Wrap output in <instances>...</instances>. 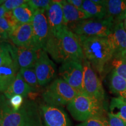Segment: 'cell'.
Wrapping results in <instances>:
<instances>
[{"label":"cell","mask_w":126,"mask_h":126,"mask_svg":"<svg viewBox=\"0 0 126 126\" xmlns=\"http://www.w3.org/2000/svg\"><path fill=\"white\" fill-rule=\"evenodd\" d=\"M43 50L58 63L85 59L78 36L65 26L56 34L50 33Z\"/></svg>","instance_id":"1"},{"label":"cell","mask_w":126,"mask_h":126,"mask_svg":"<svg viewBox=\"0 0 126 126\" xmlns=\"http://www.w3.org/2000/svg\"><path fill=\"white\" fill-rule=\"evenodd\" d=\"M78 37L85 59L96 72L102 75L109 63H111L114 54L108 37Z\"/></svg>","instance_id":"2"},{"label":"cell","mask_w":126,"mask_h":126,"mask_svg":"<svg viewBox=\"0 0 126 126\" xmlns=\"http://www.w3.org/2000/svg\"><path fill=\"white\" fill-rule=\"evenodd\" d=\"M67 108L75 120L81 122L102 116L103 111V102L84 94H79L68 104Z\"/></svg>","instance_id":"3"},{"label":"cell","mask_w":126,"mask_h":126,"mask_svg":"<svg viewBox=\"0 0 126 126\" xmlns=\"http://www.w3.org/2000/svg\"><path fill=\"white\" fill-rule=\"evenodd\" d=\"M114 19L107 17L102 19H88L74 23L67 28L78 36H97L107 37L112 31Z\"/></svg>","instance_id":"4"},{"label":"cell","mask_w":126,"mask_h":126,"mask_svg":"<svg viewBox=\"0 0 126 126\" xmlns=\"http://www.w3.org/2000/svg\"><path fill=\"white\" fill-rule=\"evenodd\" d=\"M79 94L61 78L54 79L46 88L42 97L46 105L60 106L67 105Z\"/></svg>","instance_id":"5"},{"label":"cell","mask_w":126,"mask_h":126,"mask_svg":"<svg viewBox=\"0 0 126 126\" xmlns=\"http://www.w3.org/2000/svg\"><path fill=\"white\" fill-rule=\"evenodd\" d=\"M38 114L36 104L31 100H25L18 110H14L11 106L5 110L0 117V122L2 126H22Z\"/></svg>","instance_id":"6"},{"label":"cell","mask_w":126,"mask_h":126,"mask_svg":"<svg viewBox=\"0 0 126 126\" xmlns=\"http://www.w3.org/2000/svg\"><path fill=\"white\" fill-rule=\"evenodd\" d=\"M83 68V94L102 102L105 99L102 82L91 64L85 59L82 62Z\"/></svg>","instance_id":"7"},{"label":"cell","mask_w":126,"mask_h":126,"mask_svg":"<svg viewBox=\"0 0 126 126\" xmlns=\"http://www.w3.org/2000/svg\"><path fill=\"white\" fill-rule=\"evenodd\" d=\"M59 75L78 94H83L82 62L77 60L65 61L60 67Z\"/></svg>","instance_id":"8"},{"label":"cell","mask_w":126,"mask_h":126,"mask_svg":"<svg viewBox=\"0 0 126 126\" xmlns=\"http://www.w3.org/2000/svg\"><path fill=\"white\" fill-rule=\"evenodd\" d=\"M32 24L33 31L34 48L37 50L44 49L48 36L50 29L46 16V11L36 10Z\"/></svg>","instance_id":"9"},{"label":"cell","mask_w":126,"mask_h":126,"mask_svg":"<svg viewBox=\"0 0 126 126\" xmlns=\"http://www.w3.org/2000/svg\"><path fill=\"white\" fill-rule=\"evenodd\" d=\"M34 69L40 86L48 84L56 77V65L43 49L39 50L38 57Z\"/></svg>","instance_id":"10"},{"label":"cell","mask_w":126,"mask_h":126,"mask_svg":"<svg viewBox=\"0 0 126 126\" xmlns=\"http://www.w3.org/2000/svg\"><path fill=\"white\" fill-rule=\"evenodd\" d=\"M41 111L45 126H72L67 113L61 107L42 105Z\"/></svg>","instance_id":"11"},{"label":"cell","mask_w":126,"mask_h":126,"mask_svg":"<svg viewBox=\"0 0 126 126\" xmlns=\"http://www.w3.org/2000/svg\"><path fill=\"white\" fill-rule=\"evenodd\" d=\"M38 51L32 48L11 45V56L18 70L34 68L38 57Z\"/></svg>","instance_id":"12"},{"label":"cell","mask_w":126,"mask_h":126,"mask_svg":"<svg viewBox=\"0 0 126 126\" xmlns=\"http://www.w3.org/2000/svg\"><path fill=\"white\" fill-rule=\"evenodd\" d=\"M9 39L16 47L34 49L33 31L32 23L19 25L9 35Z\"/></svg>","instance_id":"13"},{"label":"cell","mask_w":126,"mask_h":126,"mask_svg":"<svg viewBox=\"0 0 126 126\" xmlns=\"http://www.w3.org/2000/svg\"><path fill=\"white\" fill-rule=\"evenodd\" d=\"M108 38L114 52L113 57L126 56V31L123 22L114 23Z\"/></svg>","instance_id":"14"},{"label":"cell","mask_w":126,"mask_h":126,"mask_svg":"<svg viewBox=\"0 0 126 126\" xmlns=\"http://www.w3.org/2000/svg\"><path fill=\"white\" fill-rule=\"evenodd\" d=\"M11 53L9 54L0 67V92L4 93L11 85L19 71Z\"/></svg>","instance_id":"15"},{"label":"cell","mask_w":126,"mask_h":126,"mask_svg":"<svg viewBox=\"0 0 126 126\" xmlns=\"http://www.w3.org/2000/svg\"><path fill=\"white\" fill-rule=\"evenodd\" d=\"M50 33L56 34L64 26V15L60 1H52L46 11Z\"/></svg>","instance_id":"16"},{"label":"cell","mask_w":126,"mask_h":126,"mask_svg":"<svg viewBox=\"0 0 126 126\" xmlns=\"http://www.w3.org/2000/svg\"><path fill=\"white\" fill-rule=\"evenodd\" d=\"M60 3L64 15V25L67 27L74 23L91 18L84 11L77 8L67 1H60Z\"/></svg>","instance_id":"17"},{"label":"cell","mask_w":126,"mask_h":126,"mask_svg":"<svg viewBox=\"0 0 126 126\" xmlns=\"http://www.w3.org/2000/svg\"><path fill=\"white\" fill-rule=\"evenodd\" d=\"M32 91H33L32 89L26 83L18 72L15 80L4 94L7 99H9L14 95H20L23 97H26Z\"/></svg>","instance_id":"18"},{"label":"cell","mask_w":126,"mask_h":126,"mask_svg":"<svg viewBox=\"0 0 126 126\" xmlns=\"http://www.w3.org/2000/svg\"><path fill=\"white\" fill-rule=\"evenodd\" d=\"M110 92L126 100V79L112 71L109 78Z\"/></svg>","instance_id":"19"},{"label":"cell","mask_w":126,"mask_h":126,"mask_svg":"<svg viewBox=\"0 0 126 126\" xmlns=\"http://www.w3.org/2000/svg\"><path fill=\"white\" fill-rule=\"evenodd\" d=\"M82 9L91 18L102 19L108 17L106 7L95 4L92 0H85L82 5Z\"/></svg>","instance_id":"20"},{"label":"cell","mask_w":126,"mask_h":126,"mask_svg":"<svg viewBox=\"0 0 126 126\" xmlns=\"http://www.w3.org/2000/svg\"><path fill=\"white\" fill-rule=\"evenodd\" d=\"M35 11L28 2L12 11L14 17L19 24L32 23Z\"/></svg>","instance_id":"21"},{"label":"cell","mask_w":126,"mask_h":126,"mask_svg":"<svg viewBox=\"0 0 126 126\" xmlns=\"http://www.w3.org/2000/svg\"><path fill=\"white\" fill-rule=\"evenodd\" d=\"M108 17L114 19V21L123 13L126 9V0H106L105 4Z\"/></svg>","instance_id":"22"},{"label":"cell","mask_w":126,"mask_h":126,"mask_svg":"<svg viewBox=\"0 0 126 126\" xmlns=\"http://www.w3.org/2000/svg\"><path fill=\"white\" fill-rule=\"evenodd\" d=\"M19 25L12 11H8L4 17L0 19V32L9 39V36Z\"/></svg>","instance_id":"23"},{"label":"cell","mask_w":126,"mask_h":126,"mask_svg":"<svg viewBox=\"0 0 126 126\" xmlns=\"http://www.w3.org/2000/svg\"><path fill=\"white\" fill-rule=\"evenodd\" d=\"M110 113L119 117L126 124V100L121 97H113L110 104Z\"/></svg>","instance_id":"24"},{"label":"cell","mask_w":126,"mask_h":126,"mask_svg":"<svg viewBox=\"0 0 126 126\" xmlns=\"http://www.w3.org/2000/svg\"><path fill=\"white\" fill-rule=\"evenodd\" d=\"M19 72L33 91H36L39 89L40 86L39 84L34 68L20 69Z\"/></svg>","instance_id":"25"},{"label":"cell","mask_w":126,"mask_h":126,"mask_svg":"<svg viewBox=\"0 0 126 126\" xmlns=\"http://www.w3.org/2000/svg\"><path fill=\"white\" fill-rule=\"evenodd\" d=\"M111 65L113 72L126 79V56L113 57Z\"/></svg>","instance_id":"26"},{"label":"cell","mask_w":126,"mask_h":126,"mask_svg":"<svg viewBox=\"0 0 126 126\" xmlns=\"http://www.w3.org/2000/svg\"><path fill=\"white\" fill-rule=\"evenodd\" d=\"M77 126H110L108 120L103 115L94 117L82 122Z\"/></svg>","instance_id":"27"},{"label":"cell","mask_w":126,"mask_h":126,"mask_svg":"<svg viewBox=\"0 0 126 126\" xmlns=\"http://www.w3.org/2000/svg\"><path fill=\"white\" fill-rule=\"evenodd\" d=\"M51 2L52 1L50 0H29L28 1V4L34 11L39 9L47 11Z\"/></svg>","instance_id":"28"},{"label":"cell","mask_w":126,"mask_h":126,"mask_svg":"<svg viewBox=\"0 0 126 126\" xmlns=\"http://www.w3.org/2000/svg\"><path fill=\"white\" fill-rule=\"evenodd\" d=\"M28 1L26 0H7L4 1L2 5L7 11H12L25 3H27Z\"/></svg>","instance_id":"29"},{"label":"cell","mask_w":126,"mask_h":126,"mask_svg":"<svg viewBox=\"0 0 126 126\" xmlns=\"http://www.w3.org/2000/svg\"><path fill=\"white\" fill-rule=\"evenodd\" d=\"M11 45L9 44L4 42L0 45V67L4 62L8 56L11 54Z\"/></svg>","instance_id":"30"},{"label":"cell","mask_w":126,"mask_h":126,"mask_svg":"<svg viewBox=\"0 0 126 126\" xmlns=\"http://www.w3.org/2000/svg\"><path fill=\"white\" fill-rule=\"evenodd\" d=\"M9 104L14 110H18L22 106L23 102V97L20 95H14L9 100Z\"/></svg>","instance_id":"31"},{"label":"cell","mask_w":126,"mask_h":126,"mask_svg":"<svg viewBox=\"0 0 126 126\" xmlns=\"http://www.w3.org/2000/svg\"><path fill=\"white\" fill-rule=\"evenodd\" d=\"M108 122L110 126H126L123 120L111 113H108Z\"/></svg>","instance_id":"32"},{"label":"cell","mask_w":126,"mask_h":126,"mask_svg":"<svg viewBox=\"0 0 126 126\" xmlns=\"http://www.w3.org/2000/svg\"><path fill=\"white\" fill-rule=\"evenodd\" d=\"M10 106L9 100L5 97L4 94L0 92V117L3 112L8 107Z\"/></svg>","instance_id":"33"},{"label":"cell","mask_w":126,"mask_h":126,"mask_svg":"<svg viewBox=\"0 0 126 126\" xmlns=\"http://www.w3.org/2000/svg\"><path fill=\"white\" fill-rule=\"evenodd\" d=\"M22 126H43L41 122L40 117L39 114L35 116L33 118L30 120L28 122H26Z\"/></svg>","instance_id":"34"},{"label":"cell","mask_w":126,"mask_h":126,"mask_svg":"<svg viewBox=\"0 0 126 126\" xmlns=\"http://www.w3.org/2000/svg\"><path fill=\"white\" fill-rule=\"evenodd\" d=\"M67 1L69 4H71L72 5H73L77 8L82 9V5L83 2L82 0H67Z\"/></svg>","instance_id":"35"},{"label":"cell","mask_w":126,"mask_h":126,"mask_svg":"<svg viewBox=\"0 0 126 126\" xmlns=\"http://www.w3.org/2000/svg\"><path fill=\"white\" fill-rule=\"evenodd\" d=\"M126 18V9L124 11L123 13L117 19L114 20V23H118V22H122L123 20H124Z\"/></svg>","instance_id":"36"},{"label":"cell","mask_w":126,"mask_h":126,"mask_svg":"<svg viewBox=\"0 0 126 126\" xmlns=\"http://www.w3.org/2000/svg\"><path fill=\"white\" fill-rule=\"evenodd\" d=\"M8 11L5 8V7L3 6V5H0V19L2 18V17L4 16L5 14L7 13Z\"/></svg>","instance_id":"37"},{"label":"cell","mask_w":126,"mask_h":126,"mask_svg":"<svg viewBox=\"0 0 126 126\" xmlns=\"http://www.w3.org/2000/svg\"><path fill=\"white\" fill-rule=\"evenodd\" d=\"M8 39L5 36H4L2 33L0 32V41H2V42H5V41L7 40Z\"/></svg>","instance_id":"38"},{"label":"cell","mask_w":126,"mask_h":126,"mask_svg":"<svg viewBox=\"0 0 126 126\" xmlns=\"http://www.w3.org/2000/svg\"><path fill=\"white\" fill-rule=\"evenodd\" d=\"M123 25H124V29H125L126 31V18L124 20V22H123Z\"/></svg>","instance_id":"39"},{"label":"cell","mask_w":126,"mask_h":126,"mask_svg":"<svg viewBox=\"0 0 126 126\" xmlns=\"http://www.w3.org/2000/svg\"><path fill=\"white\" fill-rule=\"evenodd\" d=\"M4 0H0V5H2L4 4Z\"/></svg>","instance_id":"40"},{"label":"cell","mask_w":126,"mask_h":126,"mask_svg":"<svg viewBox=\"0 0 126 126\" xmlns=\"http://www.w3.org/2000/svg\"><path fill=\"white\" fill-rule=\"evenodd\" d=\"M3 42H2V41H0V45H1V44H2Z\"/></svg>","instance_id":"41"},{"label":"cell","mask_w":126,"mask_h":126,"mask_svg":"<svg viewBox=\"0 0 126 126\" xmlns=\"http://www.w3.org/2000/svg\"><path fill=\"white\" fill-rule=\"evenodd\" d=\"M0 126H1V122H0Z\"/></svg>","instance_id":"42"}]
</instances>
